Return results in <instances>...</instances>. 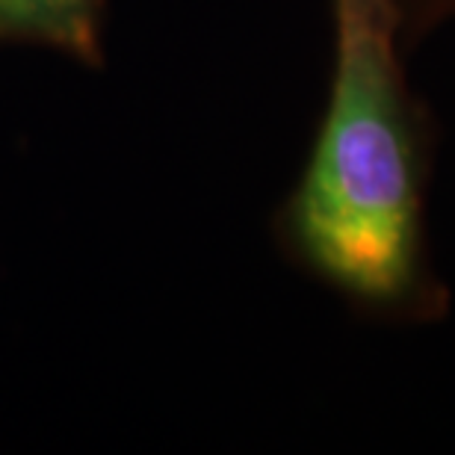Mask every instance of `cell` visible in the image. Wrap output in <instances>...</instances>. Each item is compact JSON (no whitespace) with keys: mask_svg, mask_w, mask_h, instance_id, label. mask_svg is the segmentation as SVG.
I'll return each instance as SVG.
<instances>
[{"mask_svg":"<svg viewBox=\"0 0 455 455\" xmlns=\"http://www.w3.org/2000/svg\"><path fill=\"white\" fill-rule=\"evenodd\" d=\"M334 57L314 145L272 231L284 258L367 320L432 325L450 287L432 258L429 118L385 0H331Z\"/></svg>","mask_w":455,"mask_h":455,"instance_id":"cell-1","label":"cell"},{"mask_svg":"<svg viewBox=\"0 0 455 455\" xmlns=\"http://www.w3.org/2000/svg\"><path fill=\"white\" fill-rule=\"evenodd\" d=\"M107 0H0V44H36L98 66Z\"/></svg>","mask_w":455,"mask_h":455,"instance_id":"cell-2","label":"cell"},{"mask_svg":"<svg viewBox=\"0 0 455 455\" xmlns=\"http://www.w3.org/2000/svg\"><path fill=\"white\" fill-rule=\"evenodd\" d=\"M405 48H414L438 27L455 21V0H385Z\"/></svg>","mask_w":455,"mask_h":455,"instance_id":"cell-3","label":"cell"}]
</instances>
